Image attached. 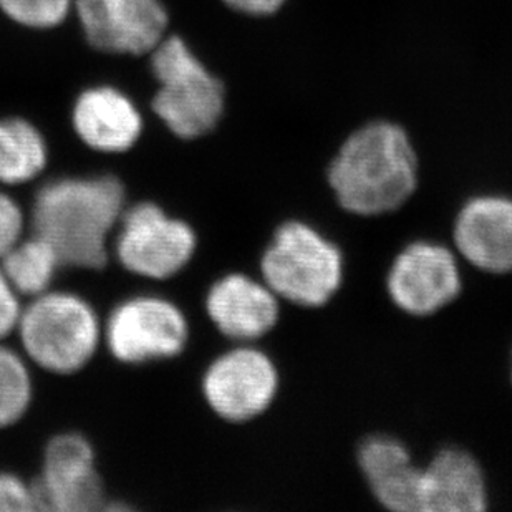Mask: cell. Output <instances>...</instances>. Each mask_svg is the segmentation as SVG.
Masks as SVG:
<instances>
[{
	"label": "cell",
	"mask_w": 512,
	"mask_h": 512,
	"mask_svg": "<svg viewBox=\"0 0 512 512\" xmlns=\"http://www.w3.org/2000/svg\"><path fill=\"white\" fill-rule=\"evenodd\" d=\"M325 181L342 211L382 218L410 203L421 186V153L408 126L373 116L353 126L335 146Z\"/></svg>",
	"instance_id": "6da1fadb"
},
{
	"label": "cell",
	"mask_w": 512,
	"mask_h": 512,
	"mask_svg": "<svg viewBox=\"0 0 512 512\" xmlns=\"http://www.w3.org/2000/svg\"><path fill=\"white\" fill-rule=\"evenodd\" d=\"M123 211L125 188L115 176L60 178L35 196L32 226L55 247L62 266L102 269Z\"/></svg>",
	"instance_id": "7a4b0ae2"
},
{
	"label": "cell",
	"mask_w": 512,
	"mask_h": 512,
	"mask_svg": "<svg viewBox=\"0 0 512 512\" xmlns=\"http://www.w3.org/2000/svg\"><path fill=\"white\" fill-rule=\"evenodd\" d=\"M259 269L277 297L299 309L329 305L345 281L342 247L302 219L277 226L262 251Z\"/></svg>",
	"instance_id": "3957f363"
},
{
	"label": "cell",
	"mask_w": 512,
	"mask_h": 512,
	"mask_svg": "<svg viewBox=\"0 0 512 512\" xmlns=\"http://www.w3.org/2000/svg\"><path fill=\"white\" fill-rule=\"evenodd\" d=\"M17 332L25 355L57 375L87 367L102 340V324L92 304L60 290L32 297L22 309Z\"/></svg>",
	"instance_id": "277c9868"
},
{
	"label": "cell",
	"mask_w": 512,
	"mask_h": 512,
	"mask_svg": "<svg viewBox=\"0 0 512 512\" xmlns=\"http://www.w3.org/2000/svg\"><path fill=\"white\" fill-rule=\"evenodd\" d=\"M151 65L161 85L153 110L174 135L196 140L218 128L226 112V87L184 40H161Z\"/></svg>",
	"instance_id": "5b68a950"
},
{
	"label": "cell",
	"mask_w": 512,
	"mask_h": 512,
	"mask_svg": "<svg viewBox=\"0 0 512 512\" xmlns=\"http://www.w3.org/2000/svg\"><path fill=\"white\" fill-rule=\"evenodd\" d=\"M276 360L252 343H239L209 363L203 397L221 420L241 425L266 415L281 392Z\"/></svg>",
	"instance_id": "8992f818"
},
{
	"label": "cell",
	"mask_w": 512,
	"mask_h": 512,
	"mask_svg": "<svg viewBox=\"0 0 512 512\" xmlns=\"http://www.w3.org/2000/svg\"><path fill=\"white\" fill-rule=\"evenodd\" d=\"M196 249L194 229L183 219L168 216L158 204H135L121 214L115 254L131 274L165 281L188 266Z\"/></svg>",
	"instance_id": "52a82bcc"
},
{
	"label": "cell",
	"mask_w": 512,
	"mask_h": 512,
	"mask_svg": "<svg viewBox=\"0 0 512 512\" xmlns=\"http://www.w3.org/2000/svg\"><path fill=\"white\" fill-rule=\"evenodd\" d=\"M463 271L455 249L416 239L393 257L385 276L388 299L403 314L425 319L448 309L463 294Z\"/></svg>",
	"instance_id": "ba28073f"
},
{
	"label": "cell",
	"mask_w": 512,
	"mask_h": 512,
	"mask_svg": "<svg viewBox=\"0 0 512 512\" xmlns=\"http://www.w3.org/2000/svg\"><path fill=\"white\" fill-rule=\"evenodd\" d=\"M103 337L116 360L136 365L183 353L189 324L183 310L171 300L136 295L112 310Z\"/></svg>",
	"instance_id": "9c48e42d"
},
{
	"label": "cell",
	"mask_w": 512,
	"mask_h": 512,
	"mask_svg": "<svg viewBox=\"0 0 512 512\" xmlns=\"http://www.w3.org/2000/svg\"><path fill=\"white\" fill-rule=\"evenodd\" d=\"M34 488L40 511L90 512L105 508L93 446L78 433H63L50 441Z\"/></svg>",
	"instance_id": "30bf717a"
},
{
	"label": "cell",
	"mask_w": 512,
	"mask_h": 512,
	"mask_svg": "<svg viewBox=\"0 0 512 512\" xmlns=\"http://www.w3.org/2000/svg\"><path fill=\"white\" fill-rule=\"evenodd\" d=\"M453 249L466 264L491 276L512 274V198L469 196L451 224Z\"/></svg>",
	"instance_id": "8fae6325"
},
{
	"label": "cell",
	"mask_w": 512,
	"mask_h": 512,
	"mask_svg": "<svg viewBox=\"0 0 512 512\" xmlns=\"http://www.w3.org/2000/svg\"><path fill=\"white\" fill-rule=\"evenodd\" d=\"M88 42L113 54L153 52L168 15L160 0H75Z\"/></svg>",
	"instance_id": "7c38bea8"
},
{
	"label": "cell",
	"mask_w": 512,
	"mask_h": 512,
	"mask_svg": "<svg viewBox=\"0 0 512 512\" xmlns=\"http://www.w3.org/2000/svg\"><path fill=\"white\" fill-rule=\"evenodd\" d=\"M281 302L262 279L231 272L209 287L204 305L219 334L232 342L254 343L276 330Z\"/></svg>",
	"instance_id": "4fadbf2b"
},
{
	"label": "cell",
	"mask_w": 512,
	"mask_h": 512,
	"mask_svg": "<svg viewBox=\"0 0 512 512\" xmlns=\"http://www.w3.org/2000/svg\"><path fill=\"white\" fill-rule=\"evenodd\" d=\"M355 463L368 493L390 512H421L423 466L410 446L392 433H370L355 450Z\"/></svg>",
	"instance_id": "5bb4252c"
},
{
	"label": "cell",
	"mask_w": 512,
	"mask_h": 512,
	"mask_svg": "<svg viewBox=\"0 0 512 512\" xmlns=\"http://www.w3.org/2000/svg\"><path fill=\"white\" fill-rule=\"evenodd\" d=\"M488 508V474L471 451L443 446L423 464L421 512H484Z\"/></svg>",
	"instance_id": "9a60e30c"
},
{
	"label": "cell",
	"mask_w": 512,
	"mask_h": 512,
	"mask_svg": "<svg viewBox=\"0 0 512 512\" xmlns=\"http://www.w3.org/2000/svg\"><path fill=\"white\" fill-rule=\"evenodd\" d=\"M73 126L80 140L102 153H123L135 145L143 120L130 98L115 88H92L78 98Z\"/></svg>",
	"instance_id": "2e32d148"
},
{
	"label": "cell",
	"mask_w": 512,
	"mask_h": 512,
	"mask_svg": "<svg viewBox=\"0 0 512 512\" xmlns=\"http://www.w3.org/2000/svg\"><path fill=\"white\" fill-rule=\"evenodd\" d=\"M0 259V267L12 287L27 297H37L50 290L58 267H62L55 247L39 234L25 241L20 239Z\"/></svg>",
	"instance_id": "e0dca14e"
},
{
	"label": "cell",
	"mask_w": 512,
	"mask_h": 512,
	"mask_svg": "<svg viewBox=\"0 0 512 512\" xmlns=\"http://www.w3.org/2000/svg\"><path fill=\"white\" fill-rule=\"evenodd\" d=\"M45 165L47 145L35 126L24 120L0 121V183H29Z\"/></svg>",
	"instance_id": "ac0fdd59"
},
{
	"label": "cell",
	"mask_w": 512,
	"mask_h": 512,
	"mask_svg": "<svg viewBox=\"0 0 512 512\" xmlns=\"http://www.w3.org/2000/svg\"><path fill=\"white\" fill-rule=\"evenodd\" d=\"M32 377L24 358L0 343V430L15 425L29 410Z\"/></svg>",
	"instance_id": "d6986e66"
},
{
	"label": "cell",
	"mask_w": 512,
	"mask_h": 512,
	"mask_svg": "<svg viewBox=\"0 0 512 512\" xmlns=\"http://www.w3.org/2000/svg\"><path fill=\"white\" fill-rule=\"evenodd\" d=\"M73 0H0L10 19L35 29H49L67 17Z\"/></svg>",
	"instance_id": "ffe728a7"
},
{
	"label": "cell",
	"mask_w": 512,
	"mask_h": 512,
	"mask_svg": "<svg viewBox=\"0 0 512 512\" xmlns=\"http://www.w3.org/2000/svg\"><path fill=\"white\" fill-rule=\"evenodd\" d=\"M0 511H40L34 484L12 473H0Z\"/></svg>",
	"instance_id": "44dd1931"
},
{
	"label": "cell",
	"mask_w": 512,
	"mask_h": 512,
	"mask_svg": "<svg viewBox=\"0 0 512 512\" xmlns=\"http://www.w3.org/2000/svg\"><path fill=\"white\" fill-rule=\"evenodd\" d=\"M24 213L7 194L0 193V257L22 239Z\"/></svg>",
	"instance_id": "7402d4cb"
},
{
	"label": "cell",
	"mask_w": 512,
	"mask_h": 512,
	"mask_svg": "<svg viewBox=\"0 0 512 512\" xmlns=\"http://www.w3.org/2000/svg\"><path fill=\"white\" fill-rule=\"evenodd\" d=\"M22 309L19 292L12 287L0 267V342L17 330Z\"/></svg>",
	"instance_id": "603a6c76"
},
{
	"label": "cell",
	"mask_w": 512,
	"mask_h": 512,
	"mask_svg": "<svg viewBox=\"0 0 512 512\" xmlns=\"http://www.w3.org/2000/svg\"><path fill=\"white\" fill-rule=\"evenodd\" d=\"M232 12L252 20H267L281 14L289 0H221Z\"/></svg>",
	"instance_id": "cb8c5ba5"
},
{
	"label": "cell",
	"mask_w": 512,
	"mask_h": 512,
	"mask_svg": "<svg viewBox=\"0 0 512 512\" xmlns=\"http://www.w3.org/2000/svg\"><path fill=\"white\" fill-rule=\"evenodd\" d=\"M511 380H512V365H511Z\"/></svg>",
	"instance_id": "d4e9b609"
}]
</instances>
